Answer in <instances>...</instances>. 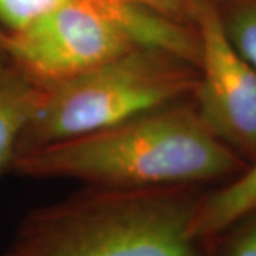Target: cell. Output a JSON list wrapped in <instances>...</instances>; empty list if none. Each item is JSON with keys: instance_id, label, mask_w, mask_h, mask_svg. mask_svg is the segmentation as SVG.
Listing matches in <instances>:
<instances>
[{"instance_id": "obj_3", "label": "cell", "mask_w": 256, "mask_h": 256, "mask_svg": "<svg viewBox=\"0 0 256 256\" xmlns=\"http://www.w3.org/2000/svg\"><path fill=\"white\" fill-rule=\"evenodd\" d=\"M198 67L160 47L138 46L73 78L40 88L13 156L80 137L186 100Z\"/></svg>"}, {"instance_id": "obj_10", "label": "cell", "mask_w": 256, "mask_h": 256, "mask_svg": "<svg viewBox=\"0 0 256 256\" xmlns=\"http://www.w3.org/2000/svg\"><path fill=\"white\" fill-rule=\"evenodd\" d=\"M130 4H136L151 10L162 18L195 28V16L205 0H122Z\"/></svg>"}, {"instance_id": "obj_5", "label": "cell", "mask_w": 256, "mask_h": 256, "mask_svg": "<svg viewBox=\"0 0 256 256\" xmlns=\"http://www.w3.org/2000/svg\"><path fill=\"white\" fill-rule=\"evenodd\" d=\"M194 24L200 58L192 102L222 142L256 160V70L230 43L214 0L202 3Z\"/></svg>"}, {"instance_id": "obj_8", "label": "cell", "mask_w": 256, "mask_h": 256, "mask_svg": "<svg viewBox=\"0 0 256 256\" xmlns=\"http://www.w3.org/2000/svg\"><path fill=\"white\" fill-rule=\"evenodd\" d=\"M73 2L74 0H0V32H20Z\"/></svg>"}, {"instance_id": "obj_6", "label": "cell", "mask_w": 256, "mask_h": 256, "mask_svg": "<svg viewBox=\"0 0 256 256\" xmlns=\"http://www.w3.org/2000/svg\"><path fill=\"white\" fill-rule=\"evenodd\" d=\"M256 212V160L232 176L228 184L202 192L190 220V234L214 239L238 220Z\"/></svg>"}, {"instance_id": "obj_1", "label": "cell", "mask_w": 256, "mask_h": 256, "mask_svg": "<svg viewBox=\"0 0 256 256\" xmlns=\"http://www.w3.org/2000/svg\"><path fill=\"white\" fill-rule=\"evenodd\" d=\"M246 165L181 100L80 137L12 158L9 172L67 178L87 186L201 185L232 178Z\"/></svg>"}, {"instance_id": "obj_4", "label": "cell", "mask_w": 256, "mask_h": 256, "mask_svg": "<svg viewBox=\"0 0 256 256\" xmlns=\"http://www.w3.org/2000/svg\"><path fill=\"white\" fill-rule=\"evenodd\" d=\"M138 8L122 0H74L20 32H0L13 68L38 88L73 78L140 44Z\"/></svg>"}, {"instance_id": "obj_7", "label": "cell", "mask_w": 256, "mask_h": 256, "mask_svg": "<svg viewBox=\"0 0 256 256\" xmlns=\"http://www.w3.org/2000/svg\"><path fill=\"white\" fill-rule=\"evenodd\" d=\"M40 88L20 74L0 87V178L9 172L18 136L36 110Z\"/></svg>"}, {"instance_id": "obj_11", "label": "cell", "mask_w": 256, "mask_h": 256, "mask_svg": "<svg viewBox=\"0 0 256 256\" xmlns=\"http://www.w3.org/2000/svg\"><path fill=\"white\" fill-rule=\"evenodd\" d=\"M16 76H18V73L13 68L8 56L0 46V87L8 82H10L12 78H14Z\"/></svg>"}, {"instance_id": "obj_9", "label": "cell", "mask_w": 256, "mask_h": 256, "mask_svg": "<svg viewBox=\"0 0 256 256\" xmlns=\"http://www.w3.org/2000/svg\"><path fill=\"white\" fill-rule=\"evenodd\" d=\"M214 240V256H256V212L238 220Z\"/></svg>"}, {"instance_id": "obj_2", "label": "cell", "mask_w": 256, "mask_h": 256, "mask_svg": "<svg viewBox=\"0 0 256 256\" xmlns=\"http://www.w3.org/2000/svg\"><path fill=\"white\" fill-rule=\"evenodd\" d=\"M196 185L87 186L30 210L0 256H214L190 234Z\"/></svg>"}]
</instances>
